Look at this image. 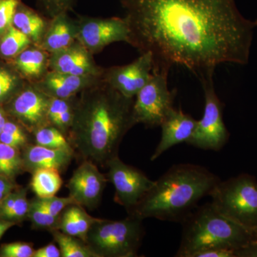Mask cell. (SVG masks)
<instances>
[{
	"instance_id": "cell-17",
	"label": "cell",
	"mask_w": 257,
	"mask_h": 257,
	"mask_svg": "<svg viewBox=\"0 0 257 257\" xmlns=\"http://www.w3.org/2000/svg\"><path fill=\"white\" fill-rule=\"evenodd\" d=\"M22 150L25 171L32 174L40 169H54L63 172L75 156L74 152L54 150L36 144H28Z\"/></svg>"
},
{
	"instance_id": "cell-18",
	"label": "cell",
	"mask_w": 257,
	"mask_h": 257,
	"mask_svg": "<svg viewBox=\"0 0 257 257\" xmlns=\"http://www.w3.org/2000/svg\"><path fill=\"white\" fill-rule=\"evenodd\" d=\"M77 23L62 13L51 18L46 31L44 34L39 47L49 53H53L72 45L77 40Z\"/></svg>"
},
{
	"instance_id": "cell-27",
	"label": "cell",
	"mask_w": 257,
	"mask_h": 257,
	"mask_svg": "<svg viewBox=\"0 0 257 257\" xmlns=\"http://www.w3.org/2000/svg\"><path fill=\"white\" fill-rule=\"evenodd\" d=\"M61 214L55 216L51 214L37 202L36 199L30 201L28 219L31 221L32 229L46 230L52 231L58 229Z\"/></svg>"
},
{
	"instance_id": "cell-24",
	"label": "cell",
	"mask_w": 257,
	"mask_h": 257,
	"mask_svg": "<svg viewBox=\"0 0 257 257\" xmlns=\"http://www.w3.org/2000/svg\"><path fill=\"white\" fill-rule=\"evenodd\" d=\"M23 172L25 171L20 150L0 143V175L15 182Z\"/></svg>"
},
{
	"instance_id": "cell-42",
	"label": "cell",
	"mask_w": 257,
	"mask_h": 257,
	"mask_svg": "<svg viewBox=\"0 0 257 257\" xmlns=\"http://www.w3.org/2000/svg\"><path fill=\"white\" fill-rule=\"evenodd\" d=\"M253 23H254L255 27H257V19Z\"/></svg>"
},
{
	"instance_id": "cell-1",
	"label": "cell",
	"mask_w": 257,
	"mask_h": 257,
	"mask_svg": "<svg viewBox=\"0 0 257 257\" xmlns=\"http://www.w3.org/2000/svg\"><path fill=\"white\" fill-rule=\"evenodd\" d=\"M130 30L128 43L151 54L153 72L169 74L174 66L198 78L214 75L218 65H245L254 23L234 0H120Z\"/></svg>"
},
{
	"instance_id": "cell-12",
	"label": "cell",
	"mask_w": 257,
	"mask_h": 257,
	"mask_svg": "<svg viewBox=\"0 0 257 257\" xmlns=\"http://www.w3.org/2000/svg\"><path fill=\"white\" fill-rule=\"evenodd\" d=\"M153 60L149 52L130 64L104 69L103 79L113 89L128 98H135L152 75Z\"/></svg>"
},
{
	"instance_id": "cell-20",
	"label": "cell",
	"mask_w": 257,
	"mask_h": 257,
	"mask_svg": "<svg viewBox=\"0 0 257 257\" xmlns=\"http://www.w3.org/2000/svg\"><path fill=\"white\" fill-rule=\"evenodd\" d=\"M48 23L41 15L20 2L13 18V26L27 35L33 45L38 46Z\"/></svg>"
},
{
	"instance_id": "cell-16",
	"label": "cell",
	"mask_w": 257,
	"mask_h": 257,
	"mask_svg": "<svg viewBox=\"0 0 257 257\" xmlns=\"http://www.w3.org/2000/svg\"><path fill=\"white\" fill-rule=\"evenodd\" d=\"M102 74L77 76L49 70L40 80L32 83L50 97L67 99L78 95L83 90L100 80Z\"/></svg>"
},
{
	"instance_id": "cell-36",
	"label": "cell",
	"mask_w": 257,
	"mask_h": 257,
	"mask_svg": "<svg viewBox=\"0 0 257 257\" xmlns=\"http://www.w3.org/2000/svg\"><path fill=\"white\" fill-rule=\"evenodd\" d=\"M193 257H235L234 250L214 248L199 251Z\"/></svg>"
},
{
	"instance_id": "cell-33",
	"label": "cell",
	"mask_w": 257,
	"mask_h": 257,
	"mask_svg": "<svg viewBox=\"0 0 257 257\" xmlns=\"http://www.w3.org/2000/svg\"><path fill=\"white\" fill-rule=\"evenodd\" d=\"M42 8L51 17L55 18L62 13H68L73 8L76 0H37Z\"/></svg>"
},
{
	"instance_id": "cell-30",
	"label": "cell",
	"mask_w": 257,
	"mask_h": 257,
	"mask_svg": "<svg viewBox=\"0 0 257 257\" xmlns=\"http://www.w3.org/2000/svg\"><path fill=\"white\" fill-rule=\"evenodd\" d=\"M71 209L73 213L74 221L78 228L79 238L84 241L88 231L97 218L89 215L84 208L78 204H72L71 205Z\"/></svg>"
},
{
	"instance_id": "cell-29",
	"label": "cell",
	"mask_w": 257,
	"mask_h": 257,
	"mask_svg": "<svg viewBox=\"0 0 257 257\" xmlns=\"http://www.w3.org/2000/svg\"><path fill=\"white\" fill-rule=\"evenodd\" d=\"M37 202L45 208L51 214L59 216L62 214V211L72 204H77L74 199L70 197H58L56 196L46 198H35Z\"/></svg>"
},
{
	"instance_id": "cell-14",
	"label": "cell",
	"mask_w": 257,
	"mask_h": 257,
	"mask_svg": "<svg viewBox=\"0 0 257 257\" xmlns=\"http://www.w3.org/2000/svg\"><path fill=\"white\" fill-rule=\"evenodd\" d=\"M49 70L77 76H100L104 68L98 66L91 53L76 40L62 50L51 53Z\"/></svg>"
},
{
	"instance_id": "cell-10",
	"label": "cell",
	"mask_w": 257,
	"mask_h": 257,
	"mask_svg": "<svg viewBox=\"0 0 257 257\" xmlns=\"http://www.w3.org/2000/svg\"><path fill=\"white\" fill-rule=\"evenodd\" d=\"M50 100V96L28 82L3 108L10 118L33 135L39 128L50 125L48 110Z\"/></svg>"
},
{
	"instance_id": "cell-15",
	"label": "cell",
	"mask_w": 257,
	"mask_h": 257,
	"mask_svg": "<svg viewBox=\"0 0 257 257\" xmlns=\"http://www.w3.org/2000/svg\"><path fill=\"white\" fill-rule=\"evenodd\" d=\"M197 123V120L191 115L185 114L181 109L172 108L160 125L162 138L152 155L151 161L156 160L171 147L182 143H187L192 138Z\"/></svg>"
},
{
	"instance_id": "cell-39",
	"label": "cell",
	"mask_w": 257,
	"mask_h": 257,
	"mask_svg": "<svg viewBox=\"0 0 257 257\" xmlns=\"http://www.w3.org/2000/svg\"><path fill=\"white\" fill-rule=\"evenodd\" d=\"M235 257H257V240L251 241L234 251Z\"/></svg>"
},
{
	"instance_id": "cell-6",
	"label": "cell",
	"mask_w": 257,
	"mask_h": 257,
	"mask_svg": "<svg viewBox=\"0 0 257 257\" xmlns=\"http://www.w3.org/2000/svg\"><path fill=\"white\" fill-rule=\"evenodd\" d=\"M209 196L211 204L221 214L257 233V181L253 176L241 174L219 181Z\"/></svg>"
},
{
	"instance_id": "cell-3",
	"label": "cell",
	"mask_w": 257,
	"mask_h": 257,
	"mask_svg": "<svg viewBox=\"0 0 257 257\" xmlns=\"http://www.w3.org/2000/svg\"><path fill=\"white\" fill-rule=\"evenodd\" d=\"M219 181L217 176L202 166L174 165L155 181L152 189L128 214L143 220L156 218L182 222Z\"/></svg>"
},
{
	"instance_id": "cell-26",
	"label": "cell",
	"mask_w": 257,
	"mask_h": 257,
	"mask_svg": "<svg viewBox=\"0 0 257 257\" xmlns=\"http://www.w3.org/2000/svg\"><path fill=\"white\" fill-rule=\"evenodd\" d=\"M33 135L36 145L54 150H64L74 152L67 137L60 130L52 125L39 128L34 133Z\"/></svg>"
},
{
	"instance_id": "cell-34",
	"label": "cell",
	"mask_w": 257,
	"mask_h": 257,
	"mask_svg": "<svg viewBox=\"0 0 257 257\" xmlns=\"http://www.w3.org/2000/svg\"><path fill=\"white\" fill-rule=\"evenodd\" d=\"M58 229L61 231L70 235V236H76L79 238V231L76 224L73 213H72L71 205L66 208L62 214H61L60 224H59Z\"/></svg>"
},
{
	"instance_id": "cell-43",
	"label": "cell",
	"mask_w": 257,
	"mask_h": 257,
	"mask_svg": "<svg viewBox=\"0 0 257 257\" xmlns=\"http://www.w3.org/2000/svg\"><path fill=\"white\" fill-rule=\"evenodd\" d=\"M256 240H257V233H256Z\"/></svg>"
},
{
	"instance_id": "cell-2",
	"label": "cell",
	"mask_w": 257,
	"mask_h": 257,
	"mask_svg": "<svg viewBox=\"0 0 257 257\" xmlns=\"http://www.w3.org/2000/svg\"><path fill=\"white\" fill-rule=\"evenodd\" d=\"M135 98L126 97L100 80L77 96L73 122L67 138L84 160L106 167L119 156L120 144L135 126L133 108Z\"/></svg>"
},
{
	"instance_id": "cell-9",
	"label": "cell",
	"mask_w": 257,
	"mask_h": 257,
	"mask_svg": "<svg viewBox=\"0 0 257 257\" xmlns=\"http://www.w3.org/2000/svg\"><path fill=\"white\" fill-rule=\"evenodd\" d=\"M105 167L108 169V182L114 187V202L130 214L152 189L155 181L138 169L125 164L119 156L109 160Z\"/></svg>"
},
{
	"instance_id": "cell-28",
	"label": "cell",
	"mask_w": 257,
	"mask_h": 257,
	"mask_svg": "<svg viewBox=\"0 0 257 257\" xmlns=\"http://www.w3.org/2000/svg\"><path fill=\"white\" fill-rule=\"evenodd\" d=\"M27 189H17V197L14 206L4 220L13 221L17 224L28 219L30 201L27 198Z\"/></svg>"
},
{
	"instance_id": "cell-40",
	"label": "cell",
	"mask_w": 257,
	"mask_h": 257,
	"mask_svg": "<svg viewBox=\"0 0 257 257\" xmlns=\"http://www.w3.org/2000/svg\"><path fill=\"white\" fill-rule=\"evenodd\" d=\"M16 223L13 222V221L2 220L0 219V239L2 236L4 235L5 233L8 231L12 226H15Z\"/></svg>"
},
{
	"instance_id": "cell-23",
	"label": "cell",
	"mask_w": 257,
	"mask_h": 257,
	"mask_svg": "<svg viewBox=\"0 0 257 257\" xmlns=\"http://www.w3.org/2000/svg\"><path fill=\"white\" fill-rule=\"evenodd\" d=\"M32 45L33 43L27 35L11 26L0 36V59L11 61Z\"/></svg>"
},
{
	"instance_id": "cell-35",
	"label": "cell",
	"mask_w": 257,
	"mask_h": 257,
	"mask_svg": "<svg viewBox=\"0 0 257 257\" xmlns=\"http://www.w3.org/2000/svg\"><path fill=\"white\" fill-rule=\"evenodd\" d=\"M0 143L10 145L19 150H23L29 143V138H20L5 132L0 134Z\"/></svg>"
},
{
	"instance_id": "cell-22",
	"label": "cell",
	"mask_w": 257,
	"mask_h": 257,
	"mask_svg": "<svg viewBox=\"0 0 257 257\" xmlns=\"http://www.w3.org/2000/svg\"><path fill=\"white\" fill-rule=\"evenodd\" d=\"M63 181L60 171L40 169L32 173L30 187L37 197H53L60 190Z\"/></svg>"
},
{
	"instance_id": "cell-32",
	"label": "cell",
	"mask_w": 257,
	"mask_h": 257,
	"mask_svg": "<svg viewBox=\"0 0 257 257\" xmlns=\"http://www.w3.org/2000/svg\"><path fill=\"white\" fill-rule=\"evenodd\" d=\"M35 249L33 244L28 242L5 243L0 247V256L32 257Z\"/></svg>"
},
{
	"instance_id": "cell-19",
	"label": "cell",
	"mask_w": 257,
	"mask_h": 257,
	"mask_svg": "<svg viewBox=\"0 0 257 257\" xmlns=\"http://www.w3.org/2000/svg\"><path fill=\"white\" fill-rule=\"evenodd\" d=\"M50 55L41 47L32 45L8 62L13 64L25 80L35 82L48 72Z\"/></svg>"
},
{
	"instance_id": "cell-11",
	"label": "cell",
	"mask_w": 257,
	"mask_h": 257,
	"mask_svg": "<svg viewBox=\"0 0 257 257\" xmlns=\"http://www.w3.org/2000/svg\"><path fill=\"white\" fill-rule=\"evenodd\" d=\"M76 23L77 40L91 53H98L115 42L128 43L130 30L124 18L82 17Z\"/></svg>"
},
{
	"instance_id": "cell-31",
	"label": "cell",
	"mask_w": 257,
	"mask_h": 257,
	"mask_svg": "<svg viewBox=\"0 0 257 257\" xmlns=\"http://www.w3.org/2000/svg\"><path fill=\"white\" fill-rule=\"evenodd\" d=\"M20 0H0V36L13 26L15 12Z\"/></svg>"
},
{
	"instance_id": "cell-41",
	"label": "cell",
	"mask_w": 257,
	"mask_h": 257,
	"mask_svg": "<svg viewBox=\"0 0 257 257\" xmlns=\"http://www.w3.org/2000/svg\"><path fill=\"white\" fill-rule=\"evenodd\" d=\"M8 118H9V116L5 111L4 108H3V106H0V134L3 132L5 123L8 121Z\"/></svg>"
},
{
	"instance_id": "cell-8",
	"label": "cell",
	"mask_w": 257,
	"mask_h": 257,
	"mask_svg": "<svg viewBox=\"0 0 257 257\" xmlns=\"http://www.w3.org/2000/svg\"><path fill=\"white\" fill-rule=\"evenodd\" d=\"M168 74L152 72L145 87L135 97L133 118L135 124L149 128L160 126L166 115L174 107L177 92L168 88Z\"/></svg>"
},
{
	"instance_id": "cell-21",
	"label": "cell",
	"mask_w": 257,
	"mask_h": 257,
	"mask_svg": "<svg viewBox=\"0 0 257 257\" xmlns=\"http://www.w3.org/2000/svg\"><path fill=\"white\" fill-rule=\"evenodd\" d=\"M27 82L11 62L0 59V106L11 100Z\"/></svg>"
},
{
	"instance_id": "cell-4",
	"label": "cell",
	"mask_w": 257,
	"mask_h": 257,
	"mask_svg": "<svg viewBox=\"0 0 257 257\" xmlns=\"http://www.w3.org/2000/svg\"><path fill=\"white\" fill-rule=\"evenodd\" d=\"M182 223L177 257H193L199 251L214 248L235 251L256 240L253 233L221 214L211 203L193 211Z\"/></svg>"
},
{
	"instance_id": "cell-37",
	"label": "cell",
	"mask_w": 257,
	"mask_h": 257,
	"mask_svg": "<svg viewBox=\"0 0 257 257\" xmlns=\"http://www.w3.org/2000/svg\"><path fill=\"white\" fill-rule=\"evenodd\" d=\"M61 252L60 248L57 247L53 243L46 245L37 248L34 251L32 257H60Z\"/></svg>"
},
{
	"instance_id": "cell-38",
	"label": "cell",
	"mask_w": 257,
	"mask_h": 257,
	"mask_svg": "<svg viewBox=\"0 0 257 257\" xmlns=\"http://www.w3.org/2000/svg\"><path fill=\"white\" fill-rule=\"evenodd\" d=\"M16 187L15 182L4 176L0 175V203L4 200L8 194L16 189Z\"/></svg>"
},
{
	"instance_id": "cell-5",
	"label": "cell",
	"mask_w": 257,
	"mask_h": 257,
	"mask_svg": "<svg viewBox=\"0 0 257 257\" xmlns=\"http://www.w3.org/2000/svg\"><path fill=\"white\" fill-rule=\"evenodd\" d=\"M145 236L143 220L128 214L121 220L96 219L84 242L96 257H135Z\"/></svg>"
},
{
	"instance_id": "cell-7",
	"label": "cell",
	"mask_w": 257,
	"mask_h": 257,
	"mask_svg": "<svg viewBox=\"0 0 257 257\" xmlns=\"http://www.w3.org/2000/svg\"><path fill=\"white\" fill-rule=\"evenodd\" d=\"M199 80L204 91V114L197 121L195 130L187 144L202 150L218 152L229 138L223 119V104L215 92L213 76Z\"/></svg>"
},
{
	"instance_id": "cell-13",
	"label": "cell",
	"mask_w": 257,
	"mask_h": 257,
	"mask_svg": "<svg viewBox=\"0 0 257 257\" xmlns=\"http://www.w3.org/2000/svg\"><path fill=\"white\" fill-rule=\"evenodd\" d=\"M107 182L96 164L84 160L73 172L67 188L76 204L92 210L100 203Z\"/></svg>"
},
{
	"instance_id": "cell-25",
	"label": "cell",
	"mask_w": 257,
	"mask_h": 257,
	"mask_svg": "<svg viewBox=\"0 0 257 257\" xmlns=\"http://www.w3.org/2000/svg\"><path fill=\"white\" fill-rule=\"evenodd\" d=\"M54 240L60 248L62 257H96L82 239L55 229L51 231Z\"/></svg>"
}]
</instances>
